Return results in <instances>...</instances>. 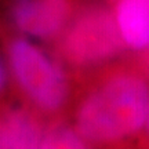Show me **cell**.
Wrapping results in <instances>:
<instances>
[{
    "label": "cell",
    "instance_id": "6",
    "mask_svg": "<svg viewBox=\"0 0 149 149\" xmlns=\"http://www.w3.org/2000/svg\"><path fill=\"white\" fill-rule=\"evenodd\" d=\"M39 130L32 119L22 112H11L3 117L0 149H40Z\"/></svg>",
    "mask_w": 149,
    "mask_h": 149
},
{
    "label": "cell",
    "instance_id": "8",
    "mask_svg": "<svg viewBox=\"0 0 149 149\" xmlns=\"http://www.w3.org/2000/svg\"><path fill=\"white\" fill-rule=\"evenodd\" d=\"M146 122H148V127H149V112H148V117H146Z\"/></svg>",
    "mask_w": 149,
    "mask_h": 149
},
{
    "label": "cell",
    "instance_id": "2",
    "mask_svg": "<svg viewBox=\"0 0 149 149\" xmlns=\"http://www.w3.org/2000/svg\"><path fill=\"white\" fill-rule=\"evenodd\" d=\"M116 18L101 6H88L73 19L61 39V51L76 65L98 64L122 50Z\"/></svg>",
    "mask_w": 149,
    "mask_h": 149
},
{
    "label": "cell",
    "instance_id": "5",
    "mask_svg": "<svg viewBox=\"0 0 149 149\" xmlns=\"http://www.w3.org/2000/svg\"><path fill=\"white\" fill-rule=\"evenodd\" d=\"M123 42L133 48L149 43V0H113Z\"/></svg>",
    "mask_w": 149,
    "mask_h": 149
},
{
    "label": "cell",
    "instance_id": "1",
    "mask_svg": "<svg viewBox=\"0 0 149 149\" xmlns=\"http://www.w3.org/2000/svg\"><path fill=\"white\" fill-rule=\"evenodd\" d=\"M148 112L149 93L144 81L131 76L115 77L83 102L77 127L88 139L113 141L142 127Z\"/></svg>",
    "mask_w": 149,
    "mask_h": 149
},
{
    "label": "cell",
    "instance_id": "7",
    "mask_svg": "<svg viewBox=\"0 0 149 149\" xmlns=\"http://www.w3.org/2000/svg\"><path fill=\"white\" fill-rule=\"evenodd\" d=\"M40 149H86L81 139L69 128L58 127L43 138Z\"/></svg>",
    "mask_w": 149,
    "mask_h": 149
},
{
    "label": "cell",
    "instance_id": "4",
    "mask_svg": "<svg viewBox=\"0 0 149 149\" xmlns=\"http://www.w3.org/2000/svg\"><path fill=\"white\" fill-rule=\"evenodd\" d=\"M70 13V0H11L10 17L21 32L48 39L64 26Z\"/></svg>",
    "mask_w": 149,
    "mask_h": 149
},
{
    "label": "cell",
    "instance_id": "3",
    "mask_svg": "<svg viewBox=\"0 0 149 149\" xmlns=\"http://www.w3.org/2000/svg\"><path fill=\"white\" fill-rule=\"evenodd\" d=\"M13 72L28 95L44 109H55L66 98V80L57 65L32 43L14 39L8 46Z\"/></svg>",
    "mask_w": 149,
    "mask_h": 149
}]
</instances>
